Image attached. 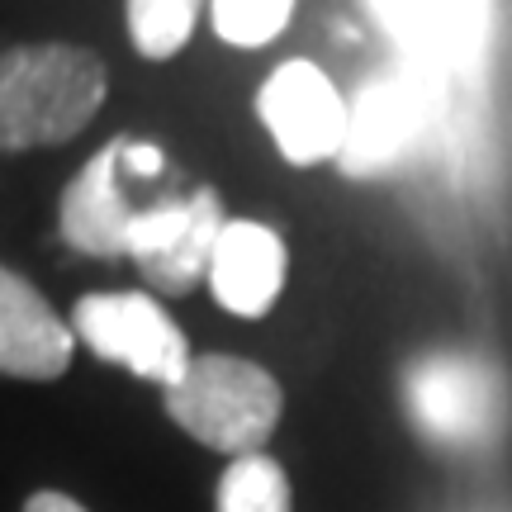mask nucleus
Here are the masks:
<instances>
[{
  "instance_id": "obj_1",
  "label": "nucleus",
  "mask_w": 512,
  "mask_h": 512,
  "mask_svg": "<svg viewBox=\"0 0 512 512\" xmlns=\"http://www.w3.org/2000/svg\"><path fill=\"white\" fill-rule=\"evenodd\" d=\"M110 95L105 57L81 43H19L0 53V152L72 143Z\"/></svg>"
},
{
  "instance_id": "obj_2",
  "label": "nucleus",
  "mask_w": 512,
  "mask_h": 512,
  "mask_svg": "<svg viewBox=\"0 0 512 512\" xmlns=\"http://www.w3.org/2000/svg\"><path fill=\"white\" fill-rule=\"evenodd\" d=\"M285 394L266 366L247 356H190L185 375L166 389V418L223 456H256L275 437Z\"/></svg>"
},
{
  "instance_id": "obj_3",
  "label": "nucleus",
  "mask_w": 512,
  "mask_h": 512,
  "mask_svg": "<svg viewBox=\"0 0 512 512\" xmlns=\"http://www.w3.org/2000/svg\"><path fill=\"white\" fill-rule=\"evenodd\" d=\"M72 337L91 347L100 361L124 366L138 380H152L171 389L190 366V342L181 323L138 290L114 294H81L72 309Z\"/></svg>"
},
{
  "instance_id": "obj_4",
  "label": "nucleus",
  "mask_w": 512,
  "mask_h": 512,
  "mask_svg": "<svg viewBox=\"0 0 512 512\" xmlns=\"http://www.w3.org/2000/svg\"><path fill=\"white\" fill-rule=\"evenodd\" d=\"M223 223V200L214 190H195L190 200H157L138 209L128 256L157 294H190L200 280H209Z\"/></svg>"
},
{
  "instance_id": "obj_5",
  "label": "nucleus",
  "mask_w": 512,
  "mask_h": 512,
  "mask_svg": "<svg viewBox=\"0 0 512 512\" xmlns=\"http://www.w3.org/2000/svg\"><path fill=\"white\" fill-rule=\"evenodd\" d=\"M256 114L261 124L271 128L280 157L290 166H318L342 157L347 147L351 110L347 100L337 95L323 67L313 62H285L266 76V86L256 91Z\"/></svg>"
},
{
  "instance_id": "obj_6",
  "label": "nucleus",
  "mask_w": 512,
  "mask_h": 512,
  "mask_svg": "<svg viewBox=\"0 0 512 512\" xmlns=\"http://www.w3.org/2000/svg\"><path fill=\"white\" fill-rule=\"evenodd\" d=\"M408 403L437 441H484L498 427V384L470 356H427L408 375Z\"/></svg>"
},
{
  "instance_id": "obj_7",
  "label": "nucleus",
  "mask_w": 512,
  "mask_h": 512,
  "mask_svg": "<svg viewBox=\"0 0 512 512\" xmlns=\"http://www.w3.org/2000/svg\"><path fill=\"white\" fill-rule=\"evenodd\" d=\"M124 143L128 138H110L91 162L76 171L67 195H62L57 228H62V242L81 256H100V261L128 256V233H133L138 209L128 204L124 181H119Z\"/></svg>"
},
{
  "instance_id": "obj_8",
  "label": "nucleus",
  "mask_w": 512,
  "mask_h": 512,
  "mask_svg": "<svg viewBox=\"0 0 512 512\" xmlns=\"http://www.w3.org/2000/svg\"><path fill=\"white\" fill-rule=\"evenodd\" d=\"M72 323H62L43 294L0 266V375L10 380H57L72 366Z\"/></svg>"
},
{
  "instance_id": "obj_9",
  "label": "nucleus",
  "mask_w": 512,
  "mask_h": 512,
  "mask_svg": "<svg viewBox=\"0 0 512 512\" xmlns=\"http://www.w3.org/2000/svg\"><path fill=\"white\" fill-rule=\"evenodd\" d=\"M285 242L275 228L256 219H228L219 242H214V261H209V290L228 313L238 318H261L285 290Z\"/></svg>"
},
{
  "instance_id": "obj_10",
  "label": "nucleus",
  "mask_w": 512,
  "mask_h": 512,
  "mask_svg": "<svg viewBox=\"0 0 512 512\" xmlns=\"http://www.w3.org/2000/svg\"><path fill=\"white\" fill-rule=\"evenodd\" d=\"M418 128V95L408 81H375L361 91L347 128V171H380L399 157L408 133Z\"/></svg>"
},
{
  "instance_id": "obj_11",
  "label": "nucleus",
  "mask_w": 512,
  "mask_h": 512,
  "mask_svg": "<svg viewBox=\"0 0 512 512\" xmlns=\"http://www.w3.org/2000/svg\"><path fill=\"white\" fill-rule=\"evenodd\" d=\"M204 0H124L128 38L147 62H171L195 38Z\"/></svg>"
},
{
  "instance_id": "obj_12",
  "label": "nucleus",
  "mask_w": 512,
  "mask_h": 512,
  "mask_svg": "<svg viewBox=\"0 0 512 512\" xmlns=\"http://www.w3.org/2000/svg\"><path fill=\"white\" fill-rule=\"evenodd\" d=\"M214 512H294L285 465L275 456H266V451L238 456L219 479Z\"/></svg>"
},
{
  "instance_id": "obj_13",
  "label": "nucleus",
  "mask_w": 512,
  "mask_h": 512,
  "mask_svg": "<svg viewBox=\"0 0 512 512\" xmlns=\"http://www.w3.org/2000/svg\"><path fill=\"white\" fill-rule=\"evenodd\" d=\"M214 34L233 48H266L294 19V0H214Z\"/></svg>"
},
{
  "instance_id": "obj_14",
  "label": "nucleus",
  "mask_w": 512,
  "mask_h": 512,
  "mask_svg": "<svg viewBox=\"0 0 512 512\" xmlns=\"http://www.w3.org/2000/svg\"><path fill=\"white\" fill-rule=\"evenodd\" d=\"M24 512H86V508L72 494H62V489H38V494H29Z\"/></svg>"
}]
</instances>
